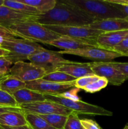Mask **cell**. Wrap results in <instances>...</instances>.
Listing matches in <instances>:
<instances>
[{
	"instance_id": "obj_1",
	"label": "cell",
	"mask_w": 128,
	"mask_h": 129,
	"mask_svg": "<svg viewBox=\"0 0 128 129\" xmlns=\"http://www.w3.org/2000/svg\"><path fill=\"white\" fill-rule=\"evenodd\" d=\"M35 21L45 26H86L95 20L77 8L58 0L53 9L39 15Z\"/></svg>"
},
{
	"instance_id": "obj_2",
	"label": "cell",
	"mask_w": 128,
	"mask_h": 129,
	"mask_svg": "<svg viewBox=\"0 0 128 129\" xmlns=\"http://www.w3.org/2000/svg\"><path fill=\"white\" fill-rule=\"evenodd\" d=\"M65 3L81 10L95 21L125 18L119 10L107 0H62Z\"/></svg>"
},
{
	"instance_id": "obj_3",
	"label": "cell",
	"mask_w": 128,
	"mask_h": 129,
	"mask_svg": "<svg viewBox=\"0 0 128 129\" xmlns=\"http://www.w3.org/2000/svg\"><path fill=\"white\" fill-rule=\"evenodd\" d=\"M8 28L18 38L44 44L60 37V35L48 29L44 25L35 21L17 23Z\"/></svg>"
},
{
	"instance_id": "obj_4",
	"label": "cell",
	"mask_w": 128,
	"mask_h": 129,
	"mask_svg": "<svg viewBox=\"0 0 128 129\" xmlns=\"http://www.w3.org/2000/svg\"><path fill=\"white\" fill-rule=\"evenodd\" d=\"M0 47L10 52L7 58L13 64L28 60L30 55L44 49L38 43L20 38L6 39L1 43Z\"/></svg>"
},
{
	"instance_id": "obj_5",
	"label": "cell",
	"mask_w": 128,
	"mask_h": 129,
	"mask_svg": "<svg viewBox=\"0 0 128 129\" xmlns=\"http://www.w3.org/2000/svg\"><path fill=\"white\" fill-rule=\"evenodd\" d=\"M46 100L55 102L61 105L68 109L79 114L89 115L92 116H107L110 117L112 112L99 106L94 105L79 100H72L61 95H49L45 94Z\"/></svg>"
},
{
	"instance_id": "obj_6",
	"label": "cell",
	"mask_w": 128,
	"mask_h": 129,
	"mask_svg": "<svg viewBox=\"0 0 128 129\" xmlns=\"http://www.w3.org/2000/svg\"><path fill=\"white\" fill-rule=\"evenodd\" d=\"M46 74L43 68L31 62L20 61L13 64L9 70V75L27 83L42 79Z\"/></svg>"
},
{
	"instance_id": "obj_7",
	"label": "cell",
	"mask_w": 128,
	"mask_h": 129,
	"mask_svg": "<svg viewBox=\"0 0 128 129\" xmlns=\"http://www.w3.org/2000/svg\"><path fill=\"white\" fill-rule=\"evenodd\" d=\"M28 60H30V62L43 68L46 71V74L55 71L61 64L70 62V60L62 57L57 52L45 49L30 55Z\"/></svg>"
},
{
	"instance_id": "obj_8",
	"label": "cell",
	"mask_w": 128,
	"mask_h": 129,
	"mask_svg": "<svg viewBox=\"0 0 128 129\" xmlns=\"http://www.w3.org/2000/svg\"><path fill=\"white\" fill-rule=\"evenodd\" d=\"M57 53L60 55L70 54L96 60L94 62H109V60L122 57L121 54L112 50L97 47L82 48L74 50H60L57 51Z\"/></svg>"
},
{
	"instance_id": "obj_9",
	"label": "cell",
	"mask_w": 128,
	"mask_h": 129,
	"mask_svg": "<svg viewBox=\"0 0 128 129\" xmlns=\"http://www.w3.org/2000/svg\"><path fill=\"white\" fill-rule=\"evenodd\" d=\"M20 107L24 113H33L39 115L57 114L68 116L72 112L61 105L48 100L23 105Z\"/></svg>"
},
{
	"instance_id": "obj_10",
	"label": "cell",
	"mask_w": 128,
	"mask_h": 129,
	"mask_svg": "<svg viewBox=\"0 0 128 129\" xmlns=\"http://www.w3.org/2000/svg\"><path fill=\"white\" fill-rule=\"evenodd\" d=\"M94 74L105 78L109 84L120 86L128 80V78L120 71L114 68L109 62H90Z\"/></svg>"
},
{
	"instance_id": "obj_11",
	"label": "cell",
	"mask_w": 128,
	"mask_h": 129,
	"mask_svg": "<svg viewBox=\"0 0 128 129\" xmlns=\"http://www.w3.org/2000/svg\"><path fill=\"white\" fill-rule=\"evenodd\" d=\"M25 83L26 88L44 95H60L67 92L71 88H75V81L67 83H56L40 79Z\"/></svg>"
},
{
	"instance_id": "obj_12",
	"label": "cell",
	"mask_w": 128,
	"mask_h": 129,
	"mask_svg": "<svg viewBox=\"0 0 128 129\" xmlns=\"http://www.w3.org/2000/svg\"><path fill=\"white\" fill-rule=\"evenodd\" d=\"M45 26L60 36H68L87 40H96L97 38L103 33L102 31L89 28L86 26H61L50 25Z\"/></svg>"
},
{
	"instance_id": "obj_13",
	"label": "cell",
	"mask_w": 128,
	"mask_h": 129,
	"mask_svg": "<svg viewBox=\"0 0 128 129\" xmlns=\"http://www.w3.org/2000/svg\"><path fill=\"white\" fill-rule=\"evenodd\" d=\"M44 44L52 45L63 50H74L91 47H99L96 40L77 39L68 36H60L55 40L45 42Z\"/></svg>"
},
{
	"instance_id": "obj_14",
	"label": "cell",
	"mask_w": 128,
	"mask_h": 129,
	"mask_svg": "<svg viewBox=\"0 0 128 129\" xmlns=\"http://www.w3.org/2000/svg\"><path fill=\"white\" fill-rule=\"evenodd\" d=\"M38 15H25L3 5L0 6V25L8 28L17 23L35 21Z\"/></svg>"
},
{
	"instance_id": "obj_15",
	"label": "cell",
	"mask_w": 128,
	"mask_h": 129,
	"mask_svg": "<svg viewBox=\"0 0 128 129\" xmlns=\"http://www.w3.org/2000/svg\"><path fill=\"white\" fill-rule=\"evenodd\" d=\"M109 84L105 78L99 77L95 74L87 76L75 81V87L83 89L87 93H94L104 89Z\"/></svg>"
},
{
	"instance_id": "obj_16",
	"label": "cell",
	"mask_w": 128,
	"mask_h": 129,
	"mask_svg": "<svg viewBox=\"0 0 128 129\" xmlns=\"http://www.w3.org/2000/svg\"><path fill=\"white\" fill-rule=\"evenodd\" d=\"M86 27L105 32L128 30V18H110L95 21Z\"/></svg>"
},
{
	"instance_id": "obj_17",
	"label": "cell",
	"mask_w": 128,
	"mask_h": 129,
	"mask_svg": "<svg viewBox=\"0 0 128 129\" xmlns=\"http://www.w3.org/2000/svg\"><path fill=\"white\" fill-rule=\"evenodd\" d=\"M65 73L75 79L82 78L89 75H93L94 73L91 68L90 62H74L70 61L68 63L61 64L55 71Z\"/></svg>"
},
{
	"instance_id": "obj_18",
	"label": "cell",
	"mask_w": 128,
	"mask_h": 129,
	"mask_svg": "<svg viewBox=\"0 0 128 129\" xmlns=\"http://www.w3.org/2000/svg\"><path fill=\"white\" fill-rule=\"evenodd\" d=\"M127 37H128V30L105 32L97 38L96 42L99 47L110 50L120 44Z\"/></svg>"
},
{
	"instance_id": "obj_19",
	"label": "cell",
	"mask_w": 128,
	"mask_h": 129,
	"mask_svg": "<svg viewBox=\"0 0 128 129\" xmlns=\"http://www.w3.org/2000/svg\"><path fill=\"white\" fill-rule=\"evenodd\" d=\"M11 95L14 97L19 106L46 100L44 94L26 88L20 89Z\"/></svg>"
},
{
	"instance_id": "obj_20",
	"label": "cell",
	"mask_w": 128,
	"mask_h": 129,
	"mask_svg": "<svg viewBox=\"0 0 128 129\" xmlns=\"http://www.w3.org/2000/svg\"><path fill=\"white\" fill-rule=\"evenodd\" d=\"M28 125L23 112H12L0 115V125L10 127H21Z\"/></svg>"
},
{
	"instance_id": "obj_21",
	"label": "cell",
	"mask_w": 128,
	"mask_h": 129,
	"mask_svg": "<svg viewBox=\"0 0 128 129\" xmlns=\"http://www.w3.org/2000/svg\"><path fill=\"white\" fill-rule=\"evenodd\" d=\"M25 88H26V83L9 74L0 82V89L11 94Z\"/></svg>"
},
{
	"instance_id": "obj_22",
	"label": "cell",
	"mask_w": 128,
	"mask_h": 129,
	"mask_svg": "<svg viewBox=\"0 0 128 129\" xmlns=\"http://www.w3.org/2000/svg\"><path fill=\"white\" fill-rule=\"evenodd\" d=\"M3 6L11 8L17 12L28 15H40L37 10L32 6L21 2L20 0H4Z\"/></svg>"
},
{
	"instance_id": "obj_23",
	"label": "cell",
	"mask_w": 128,
	"mask_h": 129,
	"mask_svg": "<svg viewBox=\"0 0 128 129\" xmlns=\"http://www.w3.org/2000/svg\"><path fill=\"white\" fill-rule=\"evenodd\" d=\"M21 2L32 6L40 14L48 12L55 7L56 0H20Z\"/></svg>"
},
{
	"instance_id": "obj_24",
	"label": "cell",
	"mask_w": 128,
	"mask_h": 129,
	"mask_svg": "<svg viewBox=\"0 0 128 129\" xmlns=\"http://www.w3.org/2000/svg\"><path fill=\"white\" fill-rule=\"evenodd\" d=\"M28 125L31 129H56L48 123L40 115L25 113Z\"/></svg>"
},
{
	"instance_id": "obj_25",
	"label": "cell",
	"mask_w": 128,
	"mask_h": 129,
	"mask_svg": "<svg viewBox=\"0 0 128 129\" xmlns=\"http://www.w3.org/2000/svg\"><path fill=\"white\" fill-rule=\"evenodd\" d=\"M42 79L53 83H67L75 81L77 79L66 73L56 71L46 74L43 77Z\"/></svg>"
},
{
	"instance_id": "obj_26",
	"label": "cell",
	"mask_w": 128,
	"mask_h": 129,
	"mask_svg": "<svg viewBox=\"0 0 128 129\" xmlns=\"http://www.w3.org/2000/svg\"><path fill=\"white\" fill-rule=\"evenodd\" d=\"M48 123L56 129H63L68 116L63 115L51 114L40 115Z\"/></svg>"
},
{
	"instance_id": "obj_27",
	"label": "cell",
	"mask_w": 128,
	"mask_h": 129,
	"mask_svg": "<svg viewBox=\"0 0 128 129\" xmlns=\"http://www.w3.org/2000/svg\"><path fill=\"white\" fill-rule=\"evenodd\" d=\"M63 129H83L77 113L72 112L68 115Z\"/></svg>"
},
{
	"instance_id": "obj_28",
	"label": "cell",
	"mask_w": 128,
	"mask_h": 129,
	"mask_svg": "<svg viewBox=\"0 0 128 129\" xmlns=\"http://www.w3.org/2000/svg\"><path fill=\"white\" fill-rule=\"evenodd\" d=\"M0 106L1 107H20L14 97L11 94L0 89Z\"/></svg>"
},
{
	"instance_id": "obj_29",
	"label": "cell",
	"mask_w": 128,
	"mask_h": 129,
	"mask_svg": "<svg viewBox=\"0 0 128 129\" xmlns=\"http://www.w3.org/2000/svg\"><path fill=\"white\" fill-rule=\"evenodd\" d=\"M115 8L119 10L124 15L125 18H128V3L127 0H107Z\"/></svg>"
},
{
	"instance_id": "obj_30",
	"label": "cell",
	"mask_w": 128,
	"mask_h": 129,
	"mask_svg": "<svg viewBox=\"0 0 128 129\" xmlns=\"http://www.w3.org/2000/svg\"><path fill=\"white\" fill-rule=\"evenodd\" d=\"M110 50L121 54L122 57H127L128 55V37H125L120 44L110 49Z\"/></svg>"
},
{
	"instance_id": "obj_31",
	"label": "cell",
	"mask_w": 128,
	"mask_h": 129,
	"mask_svg": "<svg viewBox=\"0 0 128 129\" xmlns=\"http://www.w3.org/2000/svg\"><path fill=\"white\" fill-rule=\"evenodd\" d=\"M18 38L8 28L0 25V45L6 39Z\"/></svg>"
},
{
	"instance_id": "obj_32",
	"label": "cell",
	"mask_w": 128,
	"mask_h": 129,
	"mask_svg": "<svg viewBox=\"0 0 128 129\" xmlns=\"http://www.w3.org/2000/svg\"><path fill=\"white\" fill-rule=\"evenodd\" d=\"M80 122L83 129H101L99 124L93 120L85 118L80 120Z\"/></svg>"
},
{
	"instance_id": "obj_33",
	"label": "cell",
	"mask_w": 128,
	"mask_h": 129,
	"mask_svg": "<svg viewBox=\"0 0 128 129\" xmlns=\"http://www.w3.org/2000/svg\"><path fill=\"white\" fill-rule=\"evenodd\" d=\"M112 65L120 71L123 74L128 78V62H110Z\"/></svg>"
},
{
	"instance_id": "obj_34",
	"label": "cell",
	"mask_w": 128,
	"mask_h": 129,
	"mask_svg": "<svg viewBox=\"0 0 128 129\" xmlns=\"http://www.w3.org/2000/svg\"><path fill=\"white\" fill-rule=\"evenodd\" d=\"M13 66V63L9 60L7 57H0V69L8 71Z\"/></svg>"
},
{
	"instance_id": "obj_35",
	"label": "cell",
	"mask_w": 128,
	"mask_h": 129,
	"mask_svg": "<svg viewBox=\"0 0 128 129\" xmlns=\"http://www.w3.org/2000/svg\"><path fill=\"white\" fill-rule=\"evenodd\" d=\"M12 112H23V111L20 107H0V115L4 114V113Z\"/></svg>"
},
{
	"instance_id": "obj_36",
	"label": "cell",
	"mask_w": 128,
	"mask_h": 129,
	"mask_svg": "<svg viewBox=\"0 0 128 129\" xmlns=\"http://www.w3.org/2000/svg\"><path fill=\"white\" fill-rule=\"evenodd\" d=\"M0 128L1 129H31V127H30L28 125H26L21 126V127H6V126L0 125Z\"/></svg>"
},
{
	"instance_id": "obj_37",
	"label": "cell",
	"mask_w": 128,
	"mask_h": 129,
	"mask_svg": "<svg viewBox=\"0 0 128 129\" xmlns=\"http://www.w3.org/2000/svg\"><path fill=\"white\" fill-rule=\"evenodd\" d=\"M10 54V52L0 47V57H7Z\"/></svg>"
},
{
	"instance_id": "obj_38",
	"label": "cell",
	"mask_w": 128,
	"mask_h": 129,
	"mask_svg": "<svg viewBox=\"0 0 128 129\" xmlns=\"http://www.w3.org/2000/svg\"><path fill=\"white\" fill-rule=\"evenodd\" d=\"M9 71H5V70H1L0 69V77L3 76L7 75L8 74Z\"/></svg>"
},
{
	"instance_id": "obj_39",
	"label": "cell",
	"mask_w": 128,
	"mask_h": 129,
	"mask_svg": "<svg viewBox=\"0 0 128 129\" xmlns=\"http://www.w3.org/2000/svg\"><path fill=\"white\" fill-rule=\"evenodd\" d=\"M4 0H0V6H3V5Z\"/></svg>"
},
{
	"instance_id": "obj_40",
	"label": "cell",
	"mask_w": 128,
	"mask_h": 129,
	"mask_svg": "<svg viewBox=\"0 0 128 129\" xmlns=\"http://www.w3.org/2000/svg\"><path fill=\"white\" fill-rule=\"evenodd\" d=\"M6 76V75H5V76H1V77H0V82H1V81H2L3 79H4V78H5V77Z\"/></svg>"
},
{
	"instance_id": "obj_41",
	"label": "cell",
	"mask_w": 128,
	"mask_h": 129,
	"mask_svg": "<svg viewBox=\"0 0 128 129\" xmlns=\"http://www.w3.org/2000/svg\"><path fill=\"white\" fill-rule=\"evenodd\" d=\"M124 129H128V126H127V127H125V128Z\"/></svg>"
},
{
	"instance_id": "obj_42",
	"label": "cell",
	"mask_w": 128,
	"mask_h": 129,
	"mask_svg": "<svg viewBox=\"0 0 128 129\" xmlns=\"http://www.w3.org/2000/svg\"><path fill=\"white\" fill-rule=\"evenodd\" d=\"M127 3H128V0H127Z\"/></svg>"
},
{
	"instance_id": "obj_43",
	"label": "cell",
	"mask_w": 128,
	"mask_h": 129,
	"mask_svg": "<svg viewBox=\"0 0 128 129\" xmlns=\"http://www.w3.org/2000/svg\"><path fill=\"white\" fill-rule=\"evenodd\" d=\"M127 57H128V55H127Z\"/></svg>"
},
{
	"instance_id": "obj_44",
	"label": "cell",
	"mask_w": 128,
	"mask_h": 129,
	"mask_svg": "<svg viewBox=\"0 0 128 129\" xmlns=\"http://www.w3.org/2000/svg\"><path fill=\"white\" fill-rule=\"evenodd\" d=\"M0 129H1V128H0Z\"/></svg>"
},
{
	"instance_id": "obj_45",
	"label": "cell",
	"mask_w": 128,
	"mask_h": 129,
	"mask_svg": "<svg viewBox=\"0 0 128 129\" xmlns=\"http://www.w3.org/2000/svg\"><path fill=\"white\" fill-rule=\"evenodd\" d=\"M0 107H1V106H0Z\"/></svg>"
}]
</instances>
